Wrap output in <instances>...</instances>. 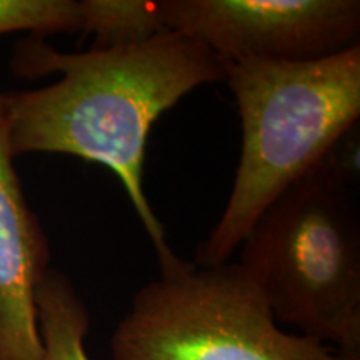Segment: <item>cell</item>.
I'll list each match as a JSON object with an SVG mask.
<instances>
[{"label": "cell", "mask_w": 360, "mask_h": 360, "mask_svg": "<svg viewBox=\"0 0 360 360\" xmlns=\"http://www.w3.org/2000/svg\"><path fill=\"white\" fill-rule=\"evenodd\" d=\"M238 265L277 322L360 360V215L334 152L282 192L242 242Z\"/></svg>", "instance_id": "3"}, {"label": "cell", "mask_w": 360, "mask_h": 360, "mask_svg": "<svg viewBox=\"0 0 360 360\" xmlns=\"http://www.w3.org/2000/svg\"><path fill=\"white\" fill-rule=\"evenodd\" d=\"M13 160L0 92V360H40L35 294L51 252Z\"/></svg>", "instance_id": "6"}, {"label": "cell", "mask_w": 360, "mask_h": 360, "mask_svg": "<svg viewBox=\"0 0 360 360\" xmlns=\"http://www.w3.org/2000/svg\"><path fill=\"white\" fill-rule=\"evenodd\" d=\"M167 32L224 62L322 58L359 44V0H160Z\"/></svg>", "instance_id": "5"}, {"label": "cell", "mask_w": 360, "mask_h": 360, "mask_svg": "<svg viewBox=\"0 0 360 360\" xmlns=\"http://www.w3.org/2000/svg\"><path fill=\"white\" fill-rule=\"evenodd\" d=\"M82 30L94 47L141 44L167 32L162 2L155 0H79Z\"/></svg>", "instance_id": "8"}, {"label": "cell", "mask_w": 360, "mask_h": 360, "mask_svg": "<svg viewBox=\"0 0 360 360\" xmlns=\"http://www.w3.org/2000/svg\"><path fill=\"white\" fill-rule=\"evenodd\" d=\"M112 360H342L278 327L238 262H180L134 295L110 339Z\"/></svg>", "instance_id": "4"}, {"label": "cell", "mask_w": 360, "mask_h": 360, "mask_svg": "<svg viewBox=\"0 0 360 360\" xmlns=\"http://www.w3.org/2000/svg\"><path fill=\"white\" fill-rule=\"evenodd\" d=\"M13 74L37 79L60 74L47 87L4 94L13 157L64 154L109 169L120 180L159 259L160 272L182 262L170 249L143 188L150 129L200 85L225 80V62L175 32L141 44L60 52L44 37L17 44Z\"/></svg>", "instance_id": "1"}, {"label": "cell", "mask_w": 360, "mask_h": 360, "mask_svg": "<svg viewBox=\"0 0 360 360\" xmlns=\"http://www.w3.org/2000/svg\"><path fill=\"white\" fill-rule=\"evenodd\" d=\"M242 124L240 162L193 264L229 262L274 200L327 159L360 117V44L314 60L225 62Z\"/></svg>", "instance_id": "2"}, {"label": "cell", "mask_w": 360, "mask_h": 360, "mask_svg": "<svg viewBox=\"0 0 360 360\" xmlns=\"http://www.w3.org/2000/svg\"><path fill=\"white\" fill-rule=\"evenodd\" d=\"M82 30L79 0H0V35L44 37Z\"/></svg>", "instance_id": "9"}, {"label": "cell", "mask_w": 360, "mask_h": 360, "mask_svg": "<svg viewBox=\"0 0 360 360\" xmlns=\"http://www.w3.org/2000/svg\"><path fill=\"white\" fill-rule=\"evenodd\" d=\"M35 304L40 360H92L85 349L90 314L69 277L49 269L37 287Z\"/></svg>", "instance_id": "7"}]
</instances>
